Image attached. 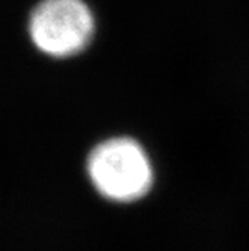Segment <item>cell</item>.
Returning <instances> with one entry per match:
<instances>
[{
  "mask_svg": "<svg viewBox=\"0 0 249 251\" xmlns=\"http://www.w3.org/2000/svg\"><path fill=\"white\" fill-rule=\"evenodd\" d=\"M87 175L102 197L116 203L137 201L153 185L149 155L129 137H114L96 145L87 156Z\"/></svg>",
  "mask_w": 249,
  "mask_h": 251,
  "instance_id": "cell-1",
  "label": "cell"
},
{
  "mask_svg": "<svg viewBox=\"0 0 249 251\" xmlns=\"http://www.w3.org/2000/svg\"><path fill=\"white\" fill-rule=\"evenodd\" d=\"M95 32V20L81 0H42L29 20L36 47L51 57H69L86 49Z\"/></svg>",
  "mask_w": 249,
  "mask_h": 251,
  "instance_id": "cell-2",
  "label": "cell"
}]
</instances>
